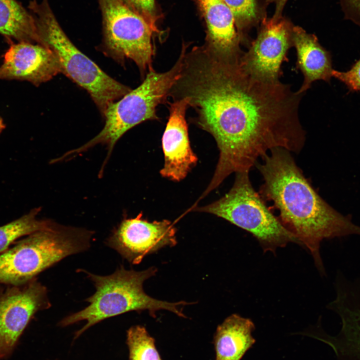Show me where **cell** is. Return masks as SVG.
Segmentation results:
<instances>
[{"mask_svg":"<svg viewBox=\"0 0 360 360\" xmlns=\"http://www.w3.org/2000/svg\"><path fill=\"white\" fill-rule=\"evenodd\" d=\"M288 0H266L268 3L275 4V12L272 18L274 20H278L282 18V12Z\"/></svg>","mask_w":360,"mask_h":360,"instance_id":"cell-25","label":"cell"},{"mask_svg":"<svg viewBox=\"0 0 360 360\" xmlns=\"http://www.w3.org/2000/svg\"><path fill=\"white\" fill-rule=\"evenodd\" d=\"M344 18L360 26V0H339Z\"/></svg>","mask_w":360,"mask_h":360,"instance_id":"cell-24","label":"cell"},{"mask_svg":"<svg viewBox=\"0 0 360 360\" xmlns=\"http://www.w3.org/2000/svg\"><path fill=\"white\" fill-rule=\"evenodd\" d=\"M40 209L34 208L20 218L0 226V254L23 236L38 231L50 230L56 226L51 220L38 218Z\"/></svg>","mask_w":360,"mask_h":360,"instance_id":"cell-19","label":"cell"},{"mask_svg":"<svg viewBox=\"0 0 360 360\" xmlns=\"http://www.w3.org/2000/svg\"><path fill=\"white\" fill-rule=\"evenodd\" d=\"M292 42L296 51V68L304 76L297 92L304 94L318 80L330 82L333 70L331 55L320 45L317 37L300 26H294Z\"/></svg>","mask_w":360,"mask_h":360,"instance_id":"cell-16","label":"cell"},{"mask_svg":"<svg viewBox=\"0 0 360 360\" xmlns=\"http://www.w3.org/2000/svg\"><path fill=\"white\" fill-rule=\"evenodd\" d=\"M103 22V50L119 62L133 60L142 75L152 68L157 34L125 0H98Z\"/></svg>","mask_w":360,"mask_h":360,"instance_id":"cell-8","label":"cell"},{"mask_svg":"<svg viewBox=\"0 0 360 360\" xmlns=\"http://www.w3.org/2000/svg\"><path fill=\"white\" fill-rule=\"evenodd\" d=\"M0 34L18 42L39 44L32 14L16 0H0Z\"/></svg>","mask_w":360,"mask_h":360,"instance_id":"cell-18","label":"cell"},{"mask_svg":"<svg viewBox=\"0 0 360 360\" xmlns=\"http://www.w3.org/2000/svg\"><path fill=\"white\" fill-rule=\"evenodd\" d=\"M332 76L344 83L350 91L360 90V58L347 72L333 70Z\"/></svg>","mask_w":360,"mask_h":360,"instance_id":"cell-23","label":"cell"},{"mask_svg":"<svg viewBox=\"0 0 360 360\" xmlns=\"http://www.w3.org/2000/svg\"><path fill=\"white\" fill-rule=\"evenodd\" d=\"M184 50L182 48L175 64L168 71L148 70L142 82L120 100L110 103L104 114V125L94 138L81 146L64 154L68 158L86 152L98 144L105 145L108 154L100 172V174L118 140L130 129L146 120L158 119L156 108L164 102L170 92L180 76Z\"/></svg>","mask_w":360,"mask_h":360,"instance_id":"cell-5","label":"cell"},{"mask_svg":"<svg viewBox=\"0 0 360 360\" xmlns=\"http://www.w3.org/2000/svg\"><path fill=\"white\" fill-rule=\"evenodd\" d=\"M92 232L57 224L32 233L0 254V284L18 285L66 257L88 250Z\"/></svg>","mask_w":360,"mask_h":360,"instance_id":"cell-6","label":"cell"},{"mask_svg":"<svg viewBox=\"0 0 360 360\" xmlns=\"http://www.w3.org/2000/svg\"><path fill=\"white\" fill-rule=\"evenodd\" d=\"M50 306L46 288L36 278L0 288V359L11 354L34 314Z\"/></svg>","mask_w":360,"mask_h":360,"instance_id":"cell-9","label":"cell"},{"mask_svg":"<svg viewBox=\"0 0 360 360\" xmlns=\"http://www.w3.org/2000/svg\"><path fill=\"white\" fill-rule=\"evenodd\" d=\"M336 286V297L328 308L340 316L341 330L336 336L318 338L328 344L337 354L360 360V278L354 282L341 278Z\"/></svg>","mask_w":360,"mask_h":360,"instance_id":"cell-14","label":"cell"},{"mask_svg":"<svg viewBox=\"0 0 360 360\" xmlns=\"http://www.w3.org/2000/svg\"><path fill=\"white\" fill-rule=\"evenodd\" d=\"M206 26L202 47L214 58L239 62L244 52L232 14L224 0H196Z\"/></svg>","mask_w":360,"mask_h":360,"instance_id":"cell-15","label":"cell"},{"mask_svg":"<svg viewBox=\"0 0 360 360\" xmlns=\"http://www.w3.org/2000/svg\"><path fill=\"white\" fill-rule=\"evenodd\" d=\"M172 94L188 99L196 123L213 136L219 149L205 195L230 174L250 172L274 148L298 154L304 146L306 132L298 114L304 94L280 81L256 78L239 62L221 60L198 49L186 58Z\"/></svg>","mask_w":360,"mask_h":360,"instance_id":"cell-1","label":"cell"},{"mask_svg":"<svg viewBox=\"0 0 360 360\" xmlns=\"http://www.w3.org/2000/svg\"><path fill=\"white\" fill-rule=\"evenodd\" d=\"M28 8L32 14L39 44L50 48L56 56L61 72L90 94L102 116L107 106L132 90L104 72L80 50L62 28L48 0H31Z\"/></svg>","mask_w":360,"mask_h":360,"instance_id":"cell-4","label":"cell"},{"mask_svg":"<svg viewBox=\"0 0 360 360\" xmlns=\"http://www.w3.org/2000/svg\"><path fill=\"white\" fill-rule=\"evenodd\" d=\"M294 26L288 20L264 18L258 36L240 60L241 67L252 76L267 82L280 81L281 66L288 62V50L293 46Z\"/></svg>","mask_w":360,"mask_h":360,"instance_id":"cell-10","label":"cell"},{"mask_svg":"<svg viewBox=\"0 0 360 360\" xmlns=\"http://www.w3.org/2000/svg\"><path fill=\"white\" fill-rule=\"evenodd\" d=\"M82 270L93 282L96 290L86 300L90 303L88 306L65 317L59 323L60 326H66L86 320V324L76 333L75 338L102 320L131 311L148 310L154 316L156 311L163 310L185 317L182 308L188 304L187 302L160 300L150 296L144 291L143 284L156 274V268L135 271L126 270L121 266L112 274L104 276Z\"/></svg>","mask_w":360,"mask_h":360,"instance_id":"cell-3","label":"cell"},{"mask_svg":"<svg viewBox=\"0 0 360 360\" xmlns=\"http://www.w3.org/2000/svg\"><path fill=\"white\" fill-rule=\"evenodd\" d=\"M126 337L129 360H162L154 338L144 327L132 326L128 330Z\"/></svg>","mask_w":360,"mask_h":360,"instance_id":"cell-21","label":"cell"},{"mask_svg":"<svg viewBox=\"0 0 360 360\" xmlns=\"http://www.w3.org/2000/svg\"><path fill=\"white\" fill-rule=\"evenodd\" d=\"M251 320L234 314L220 324L214 336L216 360H240L254 344Z\"/></svg>","mask_w":360,"mask_h":360,"instance_id":"cell-17","label":"cell"},{"mask_svg":"<svg viewBox=\"0 0 360 360\" xmlns=\"http://www.w3.org/2000/svg\"><path fill=\"white\" fill-rule=\"evenodd\" d=\"M230 10L240 43H250L247 38L248 32L264 18L258 0H224Z\"/></svg>","mask_w":360,"mask_h":360,"instance_id":"cell-20","label":"cell"},{"mask_svg":"<svg viewBox=\"0 0 360 360\" xmlns=\"http://www.w3.org/2000/svg\"><path fill=\"white\" fill-rule=\"evenodd\" d=\"M234 184L220 200L195 210L214 214L250 233L264 252L275 254L289 242L301 246L298 238L282 224L254 189L249 171L235 173Z\"/></svg>","mask_w":360,"mask_h":360,"instance_id":"cell-7","label":"cell"},{"mask_svg":"<svg viewBox=\"0 0 360 360\" xmlns=\"http://www.w3.org/2000/svg\"><path fill=\"white\" fill-rule=\"evenodd\" d=\"M291 152L276 148L256 162L264 182L259 194L272 202L284 228L311 253L321 274L325 271L320 248L324 239L360 235V226L332 208L316 192Z\"/></svg>","mask_w":360,"mask_h":360,"instance_id":"cell-2","label":"cell"},{"mask_svg":"<svg viewBox=\"0 0 360 360\" xmlns=\"http://www.w3.org/2000/svg\"><path fill=\"white\" fill-rule=\"evenodd\" d=\"M6 126L3 120L0 117V134L4 129Z\"/></svg>","mask_w":360,"mask_h":360,"instance_id":"cell-26","label":"cell"},{"mask_svg":"<svg viewBox=\"0 0 360 360\" xmlns=\"http://www.w3.org/2000/svg\"><path fill=\"white\" fill-rule=\"evenodd\" d=\"M177 243L176 229L170 220L150 222L142 218H124L106 240V244L132 264L166 246Z\"/></svg>","mask_w":360,"mask_h":360,"instance_id":"cell-11","label":"cell"},{"mask_svg":"<svg viewBox=\"0 0 360 360\" xmlns=\"http://www.w3.org/2000/svg\"><path fill=\"white\" fill-rule=\"evenodd\" d=\"M61 72L59 61L48 48L26 42L12 44L0 66V80L28 81L36 86Z\"/></svg>","mask_w":360,"mask_h":360,"instance_id":"cell-12","label":"cell"},{"mask_svg":"<svg viewBox=\"0 0 360 360\" xmlns=\"http://www.w3.org/2000/svg\"><path fill=\"white\" fill-rule=\"evenodd\" d=\"M170 115L162 138L164 162L160 174L170 180H183L198 161L190 143L186 112L188 99L184 98L170 104Z\"/></svg>","mask_w":360,"mask_h":360,"instance_id":"cell-13","label":"cell"},{"mask_svg":"<svg viewBox=\"0 0 360 360\" xmlns=\"http://www.w3.org/2000/svg\"><path fill=\"white\" fill-rule=\"evenodd\" d=\"M125 1L144 18L157 34L159 33L160 31L156 24L160 16L155 0H125Z\"/></svg>","mask_w":360,"mask_h":360,"instance_id":"cell-22","label":"cell"}]
</instances>
